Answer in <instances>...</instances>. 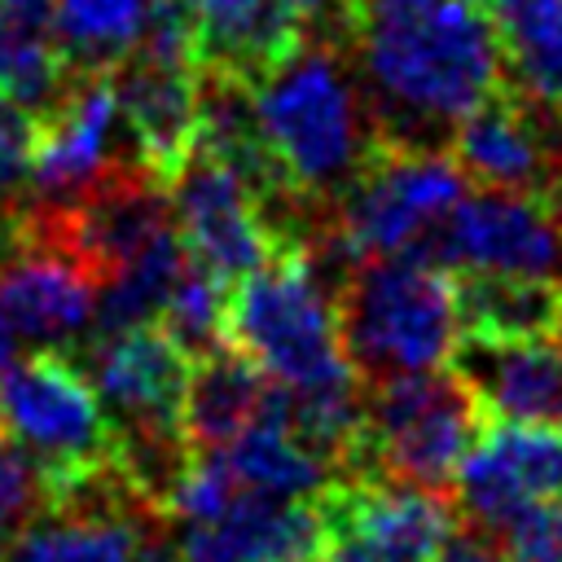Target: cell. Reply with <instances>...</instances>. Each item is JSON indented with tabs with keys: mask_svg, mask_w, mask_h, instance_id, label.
<instances>
[{
	"mask_svg": "<svg viewBox=\"0 0 562 562\" xmlns=\"http://www.w3.org/2000/svg\"><path fill=\"white\" fill-rule=\"evenodd\" d=\"M0 312L26 342L70 351V342L92 329L97 281L66 250L35 237L22 215V237L0 250Z\"/></svg>",
	"mask_w": 562,
	"mask_h": 562,
	"instance_id": "2e32d148",
	"label": "cell"
},
{
	"mask_svg": "<svg viewBox=\"0 0 562 562\" xmlns=\"http://www.w3.org/2000/svg\"><path fill=\"white\" fill-rule=\"evenodd\" d=\"M145 4L149 0H57L48 31L75 70H114L140 44Z\"/></svg>",
	"mask_w": 562,
	"mask_h": 562,
	"instance_id": "d4e9b609",
	"label": "cell"
},
{
	"mask_svg": "<svg viewBox=\"0 0 562 562\" xmlns=\"http://www.w3.org/2000/svg\"><path fill=\"white\" fill-rule=\"evenodd\" d=\"M35 132L40 119L0 92V211H18V198L31 189Z\"/></svg>",
	"mask_w": 562,
	"mask_h": 562,
	"instance_id": "4316f807",
	"label": "cell"
},
{
	"mask_svg": "<svg viewBox=\"0 0 562 562\" xmlns=\"http://www.w3.org/2000/svg\"><path fill=\"white\" fill-rule=\"evenodd\" d=\"M316 509L325 518L321 562H435L457 531L443 492L391 474H334Z\"/></svg>",
	"mask_w": 562,
	"mask_h": 562,
	"instance_id": "ba28073f",
	"label": "cell"
},
{
	"mask_svg": "<svg viewBox=\"0 0 562 562\" xmlns=\"http://www.w3.org/2000/svg\"><path fill=\"white\" fill-rule=\"evenodd\" d=\"M0 430L31 457L44 505L114 465V422L88 369L57 347H35L0 373Z\"/></svg>",
	"mask_w": 562,
	"mask_h": 562,
	"instance_id": "8992f818",
	"label": "cell"
},
{
	"mask_svg": "<svg viewBox=\"0 0 562 562\" xmlns=\"http://www.w3.org/2000/svg\"><path fill=\"white\" fill-rule=\"evenodd\" d=\"M272 400V378L237 347H215L193 360L184 391V439L193 452H220L250 430Z\"/></svg>",
	"mask_w": 562,
	"mask_h": 562,
	"instance_id": "d6986e66",
	"label": "cell"
},
{
	"mask_svg": "<svg viewBox=\"0 0 562 562\" xmlns=\"http://www.w3.org/2000/svg\"><path fill=\"white\" fill-rule=\"evenodd\" d=\"M167 514L145 505L119 465L48 501L4 549L0 562H140L149 527Z\"/></svg>",
	"mask_w": 562,
	"mask_h": 562,
	"instance_id": "7c38bea8",
	"label": "cell"
},
{
	"mask_svg": "<svg viewBox=\"0 0 562 562\" xmlns=\"http://www.w3.org/2000/svg\"><path fill=\"white\" fill-rule=\"evenodd\" d=\"M417 259L448 272L562 281V220L544 193L479 184L439 220Z\"/></svg>",
	"mask_w": 562,
	"mask_h": 562,
	"instance_id": "9c48e42d",
	"label": "cell"
},
{
	"mask_svg": "<svg viewBox=\"0 0 562 562\" xmlns=\"http://www.w3.org/2000/svg\"><path fill=\"white\" fill-rule=\"evenodd\" d=\"M189 250L171 228H162L145 250H136L119 272H110L97 285V312H92V329L88 334H119L132 325H154L162 316V303L184 268Z\"/></svg>",
	"mask_w": 562,
	"mask_h": 562,
	"instance_id": "cb8c5ba5",
	"label": "cell"
},
{
	"mask_svg": "<svg viewBox=\"0 0 562 562\" xmlns=\"http://www.w3.org/2000/svg\"><path fill=\"white\" fill-rule=\"evenodd\" d=\"M457 329L479 338H540L562 325V281L452 272Z\"/></svg>",
	"mask_w": 562,
	"mask_h": 562,
	"instance_id": "ffe728a7",
	"label": "cell"
},
{
	"mask_svg": "<svg viewBox=\"0 0 562 562\" xmlns=\"http://www.w3.org/2000/svg\"><path fill=\"white\" fill-rule=\"evenodd\" d=\"M479 426L483 408L457 369H422L364 382L360 439L342 457L338 474H391L448 492Z\"/></svg>",
	"mask_w": 562,
	"mask_h": 562,
	"instance_id": "5b68a950",
	"label": "cell"
},
{
	"mask_svg": "<svg viewBox=\"0 0 562 562\" xmlns=\"http://www.w3.org/2000/svg\"><path fill=\"white\" fill-rule=\"evenodd\" d=\"M509 562H553L562 558V501H536L527 505L501 536Z\"/></svg>",
	"mask_w": 562,
	"mask_h": 562,
	"instance_id": "f1b7e54d",
	"label": "cell"
},
{
	"mask_svg": "<svg viewBox=\"0 0 562 562\" xmlns=\"http://www.w3.org/2000/svg\"><path fill=\"white\" fill-rule=\"evenodd\" d=\"M549 202H553V211H558V220H562V176H558V184H553V193H549Z\"/></svg>",
	"mask_w": 562,
	"mask_h": 562,
	"instance_id": "d6a6232c",
	"label": "cell"
},
{
	"mask_svg": "<svg viewBox=\"0 0 562 562\" xmlns=\"http://www.w3.org/2000/svg\"><path fill=\"white\" fill-rule=\"evenodd\" d=\"M250 105L263 154L299 206H334L382 145L369 101L325 44H303L250 83Z\"/></svg>",
	"mask_w": 562,
	"mask_h": 562,
	"instance_id": "7a4b0ae2",
	"label": "cell"
},
{
	"mask_svg": "<svg viewBox=\"0 0 562 562\" xmlns=\"http://www.w3.org/2000/svg\"><path fill=\"white\" fill-rule=\"evenodd\" d=\"M241 562H321L325 518L316 501H285L241 487L220 522H211Z\"/></svg>",
	"mask_w": 562,
	"mask_h": 562,
	"instance_id": "44dd1931",
	"label": "cell"
},
{
	"mask_svg": "<svg viewBox=\"0 0 562 562\" xmlns=\"http://www.w3.org/2000/svg\"><path fill=\"white\" fill-rule=\"evenodd\" d=\"M198 70L259 83L307 44L294 0H184Z\"/></svg>",
	"mask_w": 562,
	"mask_h": 562,
	"instance_id": "ac0fdd59",
	"label": "cell"
},
{
	"mask_svg": "<svg viewBox=\"0 0 562 562\" xmlns=\"http://www.w3.org/2000/svg\"><path fill=\"white\" fill-rule=\"evenodd\" d=\"M342 351L360 382L422 373L452 360L457 347V281L448 268L417 255L360 259L334 290Z\"/></svg>",
	"mask_w": 562,
	"mask_h": 562,
	"instance_id": "3957f363",
	"label": "cell"
},
{
	"mask_svg": "<svg viewBox=\"0 0 562 562\" xmlns=\"http://www.w3.org/2000/svg\"><path fill=\"white\" fill-rule=\"evenodd\" d=\"M123 132L127 127L114 92V70H79L35 132L31 189L44 198V206L70 202L97 180L136 167L123 162Z\"/></svg>",
	"mask_w": 562,
	"mask_h": 562,
	"instance_id": "5bb4252c",
	"label": "cell"
},
{
	"mask_svg": "<svg viewBox=\"0 0 562 562\" xmlns=\"http://www.w3.org/2000/svg\"><path fill=\"white\" fill-rule=\"evenodd\" d=\"M553 562H562V558H553Z\"/></svg>",
	"mask_w": 562,
	"mask_h": 562,
	"instance_id": "e575fe53",
	"label": "cell"
},
{
	"mask_svg": "<svg viewBox=\"0 0 562 562\" xmlns=\"http://www.w3.org/2000/svg\"><path fill=\"white\" fill-rule=\"evenodd\" d=\"M461 198L465 171L452 154L422 145H378L364 171L334 202L329 246L351 263L417 255Z\"/></svg>",
	"mask_w": 562,
	"mask_h": 562,
	"instance_id": "52a82bcc",
	"label": "cell"
},
{
	"mask_svg": "<svg viewBox=\"0 0 562 562\" xmlns=\"http://www.w3.org/2000/svg\"><path fill=\"white\" fill-rule=\"evenodd\" d=\"M167 193L189 259H198L228 285L250 268H259L263 259H272L277 250H285L250 184L202 145L167 180Z\"/></svg>",
	"mask_w": 562,
	"mask_h": 562,
	"instance_id": "8fae6325",
	"label": "cell"
},
{
	"mask_svg": "<svg viewBox=\"0 0 562 562\" xmlns=\"http://www.w3.org/2000/svg\"><path fill=\"white\" fill-rule=\"evenodd\" d=\"M505 53V83L562 110V0H487Z\"/></svg>",
	"mask_w": 562,
	"mask_h": 562,
	"instance_id": "7402d4cb",
	"label": "cell"
},
{
	"mask_svg": "<svg viewBox=\"0 0 562 562\" xmlns=\"http://www.w3.org/2000/svg\"><path fill=\"white\" fill-rule=\"evenodd\" d=\"M13 364V325L4 321V312H0V373Z\"/></svg>",
	"mask_w": 562,
	"mask_h": 562,
	"instance_id": "1f68e13d",
	"label": "cell"
},
{
	"mask_svg": "<svg viewBox=\"0 0 562 562\" xmlns=\"http://www.w3.org/2000/svg\"><path fill=\"white\" fill-rule=\"evenodd\" d=\"M382 145L439 149L452 127L505 88V53L483 4L360 0L351 44Z\"/></svg>",
	"mask_w": 562,
	"mask_h": 562,
	"instance_id": "6da1fadb",
	"label": "cell"
},
{
	"mask_svg": "<svg viewBox=\"0 0 562 562\" xmlns=\"http://www.w3.org/2000/svg\"><path fill=\"white\" fill-rule=\"evenodd\" d=\"M224 342L285 386H307L351 369L334 285L316 272L307 246H285L233 281Z\"/></svg>",
	"mask_w": 562,
	"mask_h": 562,
	"instance_id": "277c9868",
	"label": "cell"
},
{
	"mask_svg": "<svg viewBox=\"0 0 562 562\" xmlns=\"http://www.w3.org/2000/svg\"><path fill=\"white\" fill-rule=\"evenodd\" d=\"M439 562H509L505 549L492 536H474V531H452L448 544L439 549Z\"/></svg>",
	"mask_w": 562,
	"mask_h": 562,
	"instance_id": "f546056e",
	"label": "cell"
},
{
	"mask_svg": "<svg viewBox=\"0 0 562 562\" xmlns=\"http://www.w3.org/2000/svg\"><path fill=\"white\" fill-rule=\"evenodd\" d=\"M457 378L474 391L483 417L505 422H562V338H479L457 334Z\"/></svg>",
	"mask_w": 562,
	"mask_h": 562,
	"instance_id": "e0dca14e",
	"label": "cell"
},
{
	"mask_svg": "<svg viewBox=\"0 0 562 562\" xmlns=\"http://www.w3.org/2000/svg\"><path fill=\"white\" fill-rule=\"evenodd\" d=\"M220 452L233 465V474L241 479V487L285 496V501H316L325 492V483L338 474L316 448H307L294 430H285L277 422H255Z\"/></svg>",
	"mask_w": 562,
	"mask_h": 562,
	"instance_id": "603a6c76",
	"label": "cell"
},
{
	"mask_svg": "<svg viewBox=\"0 0 562 562\" xmlns=\"http://www.w3.org/2000/svg\"><path fill=\"white\" fill-rule=\"evenodd\" d=\"M114 92H119L132 158L154 180L167 184L184 167V158L198 149V132H202L198 61L127 53L114 66Z\"/></svg>",
	"mask_w": 562,
	"mask_h": 562,
	"instance_id": "9a60e30c",
	"label": "cell"
},
{
	"mask_svg": "<svg viewBox=\"0 0 562 562\" xmlns=\"http://www.w3.org/2000/svg\"><path fill=\"white\" fill-rule=\"evenodd\" d=\"M44 509V483L31 457L0 430V549Z\"/></svg>",
	"mask_w": 562,
	"mask_h": 562,
	"instance_id": "83f0119b",
	"label": "cell"
},
{
	"mask_svg": "<svg viewBox=\"0 0 562 562\" xmlns=\"http://www.w3.org/2000/svg\"><path fill=\"white\" fill-rule=\"evenodd\" d=\"M452 483L461 514L483 536H501L527 505L562 501V430L549 422L483 417Z\"/></svg>",
	"mask_w": 562,
	"mask_h": 562,
	"instance_id": "4fadbf2b",
	"label": "cell"
},
{
	"mask_svg": "<svg viewBox=\"0 0 562 562\" xmlns=\"http://www.w3.org/2000/svg\"><path fill=\"white\" fill-rule=\"evenodd\" d=\"M18 22H26V26H48L53 22V4L57 0H0Z\"/></svg>",
	"mask_w": 562,
	"mask_h": 562,
	"instance_id": "4dcf8cb0",
	"label": "cell"
},
{
	"mask_svg": "<svg viewBox=\"0 0 562 562\" xmlns=\"http://www.w3.org/2000/svg\"><path fill=\"white\" fill-rule=\"evenodd\" d=\"M470 4H487V0H470Z\"/></svg>",
	"mask_w": 562,
	"mask_h": 562,
	"instance_id": "836d02e7",
	"label": "cell"
},
{
	"mask_svg": "<svg viewBox=\"0 0 562 562\" xmlns=\"http://www.w3.org/2000/svg\"><path fill=\"white\" fill-rule=\"evenodd\" d=\"M88 378L114 422V439H184V391L193 356L154 321L92 334Z\"/></svg>",
	"mask_w": 562,
	"mask_h": 562,
	"instance_id": "30bf717a",
	"label": "cell"
},
{
	"mask_svg": "<svg viewBox=\"0 0 562 562\" xmlns=\"http://www.w3.org/2000/svg\"><path fill=\"white\" fill-rule=\"evenodd\" d=\"M228 281L215 277L211 268H202L198 259H184L158 325L198 360L215 347H224V312H228Z\"/></svg>",
	"mask_w": 562,
	"mask_h": 562,
	"instance_id": "484cf974",
	"label": "cell"
}]
</instances>
